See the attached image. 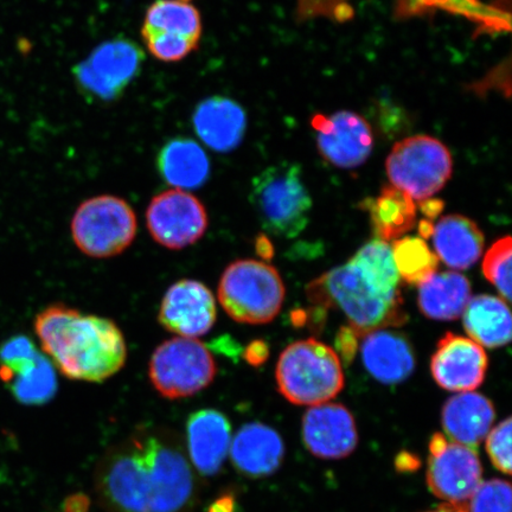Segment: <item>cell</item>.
I'll return each instance as SVG.
<instances>
[{"label":"cell","mask_w":512,"mask_h":512,"mask_svg":"<svg viewBox=\"0 0 512 512\" xmlns=\"http://www.w3.org/2000/svg\"><path fill=\"white\" fill-rule=\"evenodd\" d=\"M435 255L453 270H469L477 264L484 249V234L469 217L453 214L434 226Z\"/></svg>","instance_id":"7402d4cb"},{"label":"cell","mask_w":512,"mask_h":512,"mask_svg":"<svg viewBox=\"0 0 512 512\" xmlns=\"http://www.w3.org/2000/svg\"><path fill=\"white\" fill-rule=\"evenodd\" d=\"M275 379L280 394L298 406L322 405L344 388L341 358L313 338L288 345L279 357Z\"/></svg>","instance_id":"277c9868"},{"label":"cell","mask_w":512,"mask_h":512,"mask_svg":"<svg viewBox=\"0 0 512 512\" xmlns=\"http://www.w3.org/2000/svg\"><path fill=\"white\" fill-rule=\"evenodd\" d=\"M216 313L215 298L209 288L201 281L184 279L166 291L158 320L172 334L195 339L213 329Z\"/></svg>","instance_id":"5bb4252c"},{"label":"cell","mask_w":512,"mask_h":512,"mask_svg":"<svg viewBox=\"0 0 512 512\" xmlns=\"http://www.w3.org/2000/svg\"><path fill=\"white\" fill-rule=\"evenodd\" d=\"M149 376L163 398L185 399L213 383L216 364L206 345L196 339L176 337L153 352Z\"/></svg>","instance_id":"9c48e42d"},{"label":"cell","mask_w":512,"mask_h":512,"mask_svg":"<svg viewBox=\"0 0 512 512\" xmlns=\"http://www.w3.org/2000/svg\"><path fill=\"white\" fill-rule=\"evenodd\" d=\"M306 293L312 304L341 311L358 337L407 320L402 297L380 291L349 261L313 280Z\"/></svg>","instance_id":"3957f363"},{"label":"cell","mask_w":512,"mask_h":512,"mask_svg":"<svg viewBox=\"0 0 512 512\" xmlns=\"http://www.w3.org/2000/svg\"><path fill=\"white\" fill-rule=\"evenodd\" d=\"M349 262L383 293L401 296V278L396 270L392 246H389L388 242H368Z\"/></svg>","instance_id":"f1b7e54d"},{"label":"cell","mask_w":512,"mask_h":512,"mask_svg":"<svg viewBox=\"0 0 512 512\" xmlns=\"http://www.w3.org/2000/svg\"><path fill=\"white\" fill-rule=\"evenodd\" d=\"M157 166L164 181L179 190L201 188L208 181L210 162L195 140L171 139L159 151Z\"/></svg>","instance_id":"603a6c76"},{"label":"cell","mask_w":512,"mask_h":512,"mask_svg":"<svg viewBox=\"0 0 512 512\" xmlns=\"http://www.w3.org/2000/svg\"><path fill=\"white\" fill-rule=\"evenodd\" d=\"M466 505L469 512H511V486L502 479L482 482Z\"/></svg>","instance_id":"d6a6232c"},{"label":"cell","mask_w":512,"mask_h":512,"mask_svg":"<svg viewBox=\"0 0 512 512\" xmlns=\"http://www.w3.org/2000/svg\"><path fill=\"white\" fill-rule=\"evenodd\" d=\"M147 49L163 62H178L198 48L200 41L166 32H142Z\"/></svg>","instance_id":"1f68e13d"},{"label":"cell","mask_w":512,"mask_h":512,"mask_svg":"<svg viewBox=\"0 0 512 512\" xmlns=\"http://www.w3.org/2000/svg\"><path fill=\"white\" fill-rule=\"evenodd\" d=\"M268 357L267 344L264 342H255L249 345L247 350V361L252 363L253 366H260Z\"/></svg>","instance_id":"74e56055"},{"label":"cell","mask_w":512,"mask_h":512,"mask_svg":"<svg viewBox=\"0 0 512 512\" xmlns=\"http://www.w3.org/2000/svg\"><path fill=\"white\" fill-rule=\"evenodd\" d=\"M40 354L27 336H15L0 347V380L8 382L19 369Z\"/></svg>","instance_id":"836d02e7"},{"label":"cell","mask_w":512,"mask_h":512,"mask_svg":"<svg viewBox=\"0 0 512 512\" xmlns=\"http://www.w3.org/2000/svg\"><path fill=\"white\" fill-rule=\"evenodd\" d=\"M284 456V441L279 433L260 422L243 426L230 444L235 469L248 477L272 475L283 463Z\"/></svg>","instance_id":"ffe728a7"},{"label":"cell","mask_w":512,"mask_h":512,"mask_svg":"<svg viewBox=\"0 0 512 512\" xmlns=\"http://www.w3.org/2000/svg\"><path fill=\"white\" fill-rule=\"evenodd\" d=\"M146 223L160 246L179 251L194 245L207 232L208 214L196 196L174 189L152 198Z\"/></svg>","instance_id":"7c38bea8"},{"label":"cell","mask_w":512,"mask_h":512,"mask_svg":"<svg viewBox=\"0 0 512 512\" xmlns=\"http://www.w3.org/2000/svg\"><path fill=\"white\" fill-rule=\"evenodd\" d=\"M427 512H469L466 504L444 503L437 509Z\"/></svg>","instance_id":"ab89813d"},{"label":"cell","mask_w":512,"mask_h":512,"mask_svg":"<svg viewBox=\"0 0 512 512\" xmlns=\"http://www.w3.org/2000/svg\"><path fill=\"white\" fill-rule=\"evenodd\" d=\"M34 326L51 363L70 380L105 382L125 366V338L111 319L56 304L38 313Z\"/></svg>","instance_id":"7a4b0ae2"},{"label":"cell","mask_w":512,"mask_h":512,"mask_svg":"<svg viewBox=\"0 0 512 512\" xmlns=\"http://www.w3.org/2000/svg\"><path fill=\"white\" fill-rule=\"evenodd\" d=\"M361 352L364 367L381 383L398 384L414 373L412 344L400 332L389 329L370 332L363 336Z\"/></svg>","instance_id":"d6986e66"},{"label":"cell","mask_w":512,"mask_h":512,"mask_svg":"<svg viewBox=\"0 0 512 512\" xmlns=\"http://www.w3.org/2000/svg\"><path fill=\"white\" fill-rule=\"evenodd\" d=\"M485 439L492 465L505 475H511V418L492 428Z\"/></svg>","instance_id":"e575fe53"},{"label":"cell","mask_w":512,"mask_h":512,"mask_svg":"<svg viewBox=\"0 0 512 512\" xmlns=\"http://www.w3.org/2000/svg\"><path fill=\"white\" fill-rule=\"evenodd\" d=\"M142 32H166L200 41L201 15L191 4L179 0H157L146 12Z\"/></svg>","instance_id":"83f0119b"},{"label":"cell","mask_w":512,"mask_h":512,"mask_svg":"<svg viewBox=\"0 0 512 512\" xmlns=\"http://www.w3.org/2000/svg\"><path fill=\"white\" fill-rule=\"evenodd\" d=\"M386 170L394 188L422 202L430 200L450 181L453 159L440 140L421 134L394 145Z\"/></svg>","instance_id":"52a82bcc"},{"label":"cell","mask_w":512,"mask_h":512,"mask_svg":"<svg viewBox=\"0 0 512 512\" xmlns=\"http://www.w3.org/2000/svg\"><path fill=\"white\" fill-rule=\"evenodd\" d=\"M188 451L198 475L213 477L222 469L232 444L227 416L216 409H202L187 422Z\"/></svg>","instance_id":"e0dca14e"},{"label":"cell","mask_w":512,"mask_h":512,"mask_svg":"<svg viewBox=\"0 0 512 512\" xmlns=\"http://www.w3.org/2000/svg\"><path fill=\"white\" fill-rule=\"evenodd\" d=\"M393 258L400 278L409 285H420L437 273L439 259L428 247L426 241L414 236L395 240L392 246Z\"/></svg>","instance_id":"f546056e"},{"label":"cell","mask_w":512,"mask_h":512,"mask_svg":"<svg viewBox=\"0 0 512 512\" xmlns=\"http://www.w3.org/2000/svg\"><path fill=\"white\" fill-rule=\"evenodd\" d=\"M137 228V216L130 204L110 195L83 202L72 221L75 245L96 259L126 251L136 238Z\"/></svg>","instance_id":"ba28073f"},{"label":"cell","mask_w":512,"mask_h":512,"mask_svg":"<svg viewBox=\"0 0 512 512\" xmlns=\"http://www.w3.org/2000/svg\"><path fill=\"white\" fill-rule=\"evenodd\" d=\"M236 508H238V503H236L235 492L226 490L210 504L208 512H236Z\"/></svg>","instance_id":"8d00e7d4"},{"label":"cell","mask_w":512,"mask_h":512,"mask_svg":"<svg viewBox=\"0 0 512 512\" xmlns=\"http://www.w3.org/2000/svg\"><path fill=\"white\" fill-rule=\"evenodd\" d=\"M467 335L480 347L496 349L511 341V315L503 299L479 294L471 298L463 313Z\"/></svg>","instance_id":"d4e9b609"},{"label":"cell","mask_w":512,"mask_h":512,"mask_svg":"<svg viewBox=\"0 0 512 512\" xmlns=\"http://www.w3.org/2000/svg\"><path fill=\"white\" fill-rule=\"evenodd\" d=\"M197 136L211 150L221 153L238 149L246 136L247 114L233 99L216 95L198 104L192 115Z\"/></svg>","instance_id":"ac0fdd59"},{"label":"cell","mask_w":512,"mask_h":512,"mask_svg":"<svg viewBox=\"0 0 512 512\" xmlns=\"http://www.w3.org/2000/svg\"><path fill=\"white\" fill-rule=\"evenodd\" d=\"M357 338L358 337L354 331H352L349 326L348 328H342L341 331L338 332L336 344L337 349L341 352L344 361L349 362L354 358L357 351Z\"/></svg>","instance_id":"d590c367"},{"label":"cell","mask_w":512,"mask_h":512,"mask_svg":"<svg viewBox=\"0 0 512 512\" xmlns=\"http://www.w3.org/2000/svg\"><path fill=\"white\" fill-rule=\"evenodd\" d=\"M489 367L483 347L471 338L447 332L432 356V376L448 392L466 393L482 386Z\"/></svg>","instance_id":"9a60e30c"},{"label":"cell","mask_w":512,"mask_h":512,"mask_svg":"<svg viewBox=\"0 0 512 512\" xmlns=\"http://www.w3.org/2000/svg\"><path fill=\"white\" fill-rule=\"evenodd\" d=\"M303 440L313 456L323 459L348 457L358 444L354 416L339 403L312 406L304 415Z\"/></svg>","instance_id":"2e32d148"},{"label":"cell","mask_w":512,"mask_h":512,"mask_svg":"<svg viewBox=\"0 0 512 512\" xmlns=\"http://www.w3.org/2000/svg\"><path fill=\"white\" fill-rule=\"evenodd\" d=\"M444 208V203L435 200H426L420 202V209L422 214L425 215L426 220L431 221L435 219Z\"/></svg>","instance_id":"f35d334b"},{"label":"cell","mask_w":512,"mask_h":512,"mask_svg":"<svg viewBox=\"0 0 512 512\" xmlns=\"http://www.w3.org/2000/svg\"><path fill=\"white\" fill-rule=\"evenodd\" d=\"M434 230V224L431 221L428 220H422L419 223V234L421 236V239H430L432 238Z\"/></svg>","instance_id":"60d3db41"},{"label":"cell","mask_w":512,"mask_h":512,"mask_svg":"<svg viewBox=\"0 0 512 512\" xmlns=\"http://www.w3.org/2000/svg\"><path fill=\"white\" fill-rule=\"evenodd\" d=\"M320 155L339 169H356L373 152L374 136L368 121L360 114L339 111L313 121Z\"/></svg>","instance_id":"4fadbf2b"},{"label":"cell","mask_w":512,"mask_h":512,"mask_svg":"<svg viewBox=\"0 0 512 512\" xmlns=\"http://www.w3.org/2000/svg\"><path fill=\"white\" fill-rule=\"evenodd\" d=\"M249 198L262 228L279 238H296L310 222L312 198L296 163L268 166L253 179Z\"/></svg>","instance_id":"5b68a950"},{"label":"cell","mask_w":512,"mask_h":512,"mask_svg":"<svg viewBox=\"0 0 512 512\" xmlns=\"http://www.w3.org/2000/svg\"><path fill=\"white\" fill-rule=\"evenodd\" d=\"M145 55L128 38L100 44L73 69L76 86L88 99L110 102L120 98L142 72Z\"/></svg>","instance_id":"30bf717a"},{"label":"cell","mask_w":512,"mask_h":512,"mask_svg":"<svg viewBox=\"0 0 512 512\" xmlns=\"http://www.w3.org/2000/svg\"><path fill=\"white\" fill-rule=\"evenodd\" d=\"M510 236L499 239L486 252L483 261V274L501 293L505 303L511 302V258Z\"/></svg>","instance_id":"4dcf8cb0"},{"label":"cell","mask_w":512,"mask_h":512,"mask_svg":"<svg viewBox=\"0 0 512 512\" xmlns=\"http://www.w3.org/2000/svg\"><path fill=\"white\" fill-rule=\"evenodd\" d=\"M179 2L188 3L189 0H179Z\"/></svg>","instance_id":"b9f144b4"},{"label":"cell","mask_w":512,"mask_h":512,"mask_svg":"<svg viewBox=\"0 0 512 512\" xmlns=\"http://www.w3.org/2000/svg\"><path fill=\"white\" fill-rule=\"evenodd\" d=\"M14 398L25 406L46 405L57 393L54 364L38 354L6 382Z\"/></svg>","instance_id":"4316f807"},{"label":"cell","mask_w":512,"mask_h":512,"mask_svg":"<svg viewBox=\"0 0 512 512\" xmlns=\"http://www.w3.org/2000/svg\"><path fill=\"white\" fill-rule=\"evenodd\" d=\"M366 204L377 240H399L415 226V202L399 189H383L379 197Z\"/></svg>","instance_id":"484cf974"},{"label":"cell","mask_w":512,"mask_h":512,"mask_svg":"<svg viewBox=\"0 0 512 512\" xmlns=\"http://www.w3.org/2000/svg\"><path fill=\"white\" fill-rule=\"evenodd\" d=\"M94 488L106 512H195L201 482L171 435L142 432L105 454Z\"/></svg>","instance_id":"6da1fadb"},{"label":"cell","mask_w":512,"mask_h":512,"mask_svg":"<svg viewBox=\"0 0 512 512\" xmlns=\"http://www.w3.org/2000/svg\"><path fill=\"white\" fill-rule=\"evenodd\" d=\"M285 293L279 272L264 261L252 259L230 264L219 284V300L224 312L242 324L272 322L283 307Z\"/></svg>","instance_id":"8992f818"},{"label":"cell","mask_w":512,"mask_h":512,"mask_svg":"<svg viewBox=\"0 0 512 512\" xmlns=\"http://www.w3.org/2000/svg\"><path fill=\"white\" fill-rule=\"evenodd\" d=\"M495 418L494 403L482 394L466 392L445 403L441 424L448 440L476 450L491 431Z\"/></svg>","instance_id":"44dd1931"},{"label":"cell","mask_w":512,"mask_h":512,"mask_svg":"<svg viewBox=\"0 0 512 512\" xmlns=\"http://www.w3.org/2000/svg\"><path fill=\"white\" fill-rule=\"evenodd\" d=\"M471 299V284L457 272L434 273L419 285L418 304L424 316L439 322L463 316Z\"/></svg>","instance_id":"cb8c5ba5"},{"label":"cell","mask_w":512,"mask_h":512,"mask_svg":"<svg viewBox=\"0 0 512 512\" xmlns=\"http://www.w3.org/2000/svg\"><path fill=\"white\" fill-rule=\"evenodd\" d=\"M427 484L445 503L466 504L483 482V467L475 448L453 443L435 433L430 441Z\"/></svg>","instance_id":"8fae6325"}]
</instances>
